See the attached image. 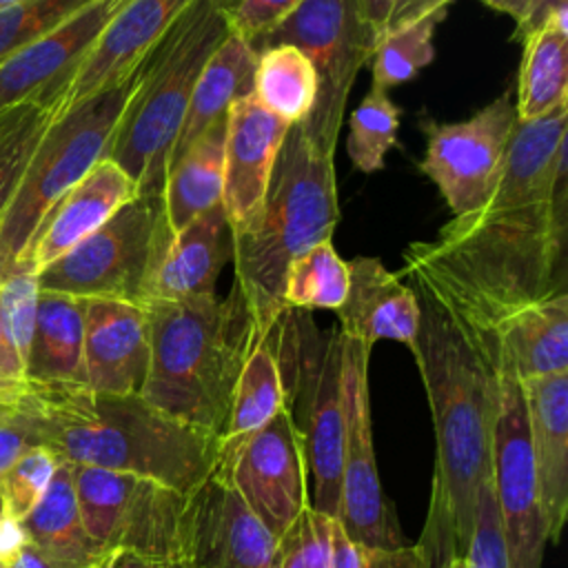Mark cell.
Masks as SVG:
<instances>
[{
  "label": "cell",
  "instance_id": "cell-1",
  "mask_svg": "<svg viewBox=\"0 0 568 568\" xmlns=\"http://www.w3.org/2000/svg\"><path fill=\"white\" fill-rule=\"evenodd\" d=\"M568 189L517 209L453 215L437 240L404 251L408 280L439 293L464 320L497 333L499 322L528 304L566 291Z\"/></svg>",
  "mask_w": 568,
  "mask_h": 568
},
{
  "label": "cell",
  "instance_id": "cell-2",
  "mask_svg": "<svg viewBox=\"0 0 568 568\" xmlns=\"http://www.w3.org/2000/svg\"><path fill=\"white\" fill-rule=\"evenodd\" d=\"M419 322L410 353L417 362L435 428L430 495L444 506L466 552L477 488L490 477V439L499 404V344L470 326L442 295L410 280Z\"/></svg>",
  "mask_w": 568,
  "mask_h": 568
},
{
  "label": "cell",
  "instance_id": "cell-3",
  "mask_svg": "<svg viewBox=\"0 0 568 568\" xmlns=\"http://www.w3.org/2000/svg\"><path fill=\"white\" fill-rule=\"evenodd\" d=\"M29 386L42 446L60 462L149 477L184 495L217 468V435L166 415L142 395L95 393L80 384Z\"/></svg>",
  "mask_w": 568,
  "mask_h": 568
},
{
  "label": "cell",
  "instance_id": "cell-4",
  "mask_svg": "<svg viewBox=\"0 0 568 568\" xmlns=\"http://www.w3.org/2000/svg\"><path fill=\"white\" fill-rule=\"evenodd\" d=\"M149 373L140 395L166 415L222 435L242 364L260 335L233 284L226 297L149 302Z\"/></svg>",
  "mask_w": 568,
  "mask_h": 568
},
{
  "label": "cell",
  "instance_id": "cell-5",
  "mask_svg": "<svg viewBox=\"0 0 568 568\" xmlns=\"http://www.w3.org/2000/svg\"><path fill=\"white\" fill-rule=\"evenodd\" d=\"M333 153L320 151L300 124L280 146L266 197L255 217L231 231L235 286L257 333L275 328L288 311L282 300L291 260L317 242L331 240L339 220Z\"/></svg>",
  "mask_w": 568,
  "mask_h": 568
},
{
  "label": "cell",
  "instance_id": "cell-6",
  "mask_svg": "<svg viewBox=\"0 0 568 568\" xmlns=\"http://www.w3.org/2000/svg\"><path fill=\"white\" fill-rule=\"evenodd\" d=\"M226 36L217 0H195L146 58L142 82L106 155L129 173L138 193L164 191L169 158L195 82Z\"/></svg>",
  "mask_w": 568,
  "mask_h": 568
},
{
  "label": "cell",
  "instance_id": "cell-7",
  "mask_svg": "<svg viewBox=\"0 0 568 568\" xmlns=\"http://www.w3.org/2000/svg\"><path fill=\"white\" fill-rule=\"evenodd\" d=\"M142 71L144 64L120 84L53 120L0 215V284L24 262L49 211L109 155L122 113L142 82Z\"/></svg>",
  "mask_w": 568,
  "mask_h": 568
},
{
  "label": "cell",
  "instance_id": "cell-8",
  "mask_svg": "<svg viewBox=\"0 0 568 568\" xmlns=\"http://www.w3.org/2000/svg\"><path fill=\"white\" fill-rule=\"evenodd\" d=\"M275 339L304 453L308 506L335 519L344 446L342 331L335 324L320 333L308 311L288 308L277 322Z\"/></svg>",
  "mask_w": 568,
  "mask_h": 568
},
{
  "label": "cell",
  "instance_id": "cell-9",
  "mask_svg": "<svg viewBox=\"0 0 568 568\" xmlns=\"http://www.w3.org/2000/svg\"><path fill=\"white\" fill-rule=\"evenodd\" d=\"M162 193H138L98 231L38 271V288L144 306L171 240Z\"/></svg>",
  "mask_w": 568,
  "mask_h": 568
},
{
  "label": "cell",
  "instance_id": "cell-10",
  "mask_svg": "<svg viewBox=\"0 0 568 568\" xmlns=\"http://www.w3.org/2000/svg\"><path fill=\"white\" fill-rule=\"evenodd\" d=\"M275 44H293L313 64L315 104L297 124L320 151L335 155L351 89L375 49L359 0H302L291 16L251 47L262 51Z\"/></svg>",
  "mask_w": 568,
  "mask_h": 568
},
{
  "label": "cell",
  "instance_id": "cell-11",
  "mask_svg": "<svg viewBox=\"0 0 568 568\" xmlns=\"http://www.w3.org/2000/svg\"><path fill=\"white\" fill-rule=\"evenodd\" d=\"M71 473L84 530L100 550H131L155 566L182 557L191 493L91 466Z\"/></svg>",
  "mask_w": 568,
  "mask_h": 568
},
{
  "label": "cell",
  "instance_id": "cell-12",
  "mask_svg": "<svg viewBox=\"0 0 568 568\" xmlns=\"http://www.w3.org/2000/svg\"><path fill=\"white\" fill-rule=\"evenodd\" d=\"M371 346L342 333L344 446L342 488L335 521L344 535L364 546L399 548L404 539L393 506L384 499L371 426L368 362Z\"/></svg>",
  "mask_w": 568,
  "mask_h": 568
},
{
  "label": "cell",
  "instance_id": "cell-13",
  "mask_svg": "<svg viewBox=\"0 0 568 568\" xmlns=\"http://www.w3.org/2000/svg\"><path fill=\"white\" fill-rule=\"evenodd\" d=\"M517 122L513 91H504L462 122H424L422 171L437 184L453 215L484 209L499 182Z\"/></svg>",
  "mask_w": 568,
  "mask_h": 568
},
{
  "label": "cell",
  "instance_id": "cell-14",
  "mask_svg": "<svg viewBox=\"0 0 568 568\" xmlns=\"http://www.w3.org/2000/svg\"><path fill=\"white\" fill-rule=\"evenodd\" d=\"M490 479L504 530L508 568H541L548 544L528 439L521 382L501 375L490 439Z\"/></svg>",
  "mask_w": 568,
  "mask_h": 568
},
{
  "label": "cell",
  "instance_id": "cell-15",
  "mask_svg": "<svg viewBox=\"0 0 568 568\" xmlns=\"http://www.w3.org/2000/svg\"><path fill=\"white\" fill-rule=\"evenodd\" d=\"M246 508L280 539L308 506L306 464L291 406L253 433L233 453L217 459Z\"/></svg>",
  "mask_w": 568,
  "mask_h": 568
},
{
  "label": "cell",
  "instance_id": "cell-16",
  "mask_svg": "<svg viewBox=\"0 0 568 568\" xmlns=\"http://www.w3.org/2000/svg\"><path fill=\"white\" fill-rule=\"evenodd\" d=\"M182 559L191 568H277V539L215 470L189 495Z\"/></svg>",
  "mask_w": 568,
  "mask_h": 568
},
{
  "label": "cell",
  "instance_id": "cell-17",
  "mask_svg": "<svg viewBox=\"0 0 568 568\" xmlns=\"http://www.w3.org/2000/svg\"><path fill=\"white\" fill-rule=\"evenodd\" d=\"M195 0H126L109 20L53 106L58 118L138 71Z\"/></svg>",
  "mask_w": 568,
  "mask_h": 568
},
{
  "label": "cell",
  "instance_id": "cell-18",
  "mask_svg": "<svg viewBox=\"0 0 568 568\" xmlns=\"http://www.w3.org/2000/svg\"><path fill=\"white\" fill-rule=\"evenodd\" d=\"M126 0H93L53 31L0 64V111L24 102H55L80 62Z\"/></svg>",
  "mask_w": 568,
  "mask_h": 568
},
{
  "label": "cell",
  "instance_id": "cell-19",
  "mask_svg": "<svg viewBox=\"0 0 568 568\" xmlns=\"http://www.w3.org/2000/svg\"><path fill=\"white\" fill-rule=\"evenodd\" d=\"M291 126L266 111L253 93L237 98L229 106L222 206L231 231L246 226L260 211L280 146Z\"/></svg>",
  "mask_w": 568,
  "mask_h": 568
},
{
  "label": "cell",
  "instance_id": "cell-20",
  "mask_svg": "<svg viewBox=\"0 0 568 568\" xmlns=\"http://www.w3.org/2000/svg\"><path fill=\"white\" fill-rule=\"evenodd\" d=\"M151 359L144 306L120 300H84V386L95 393L140 395Z\"/></svg>",
  "mask_w": 568,
  "mask_h": 568
},
{
  "label": "cell",
  "instance_id": "cell-21",
  "mask_svg": "<svg viewBox=\"0 0 568 568\" xmlns=\"http://www.w3.org/2000/svg\"><path fill=\"white\" fill-rule=\"evenodd\" d=\"M521 388L546 535L557 544L568 515V373L524 379Z\"/></svg>",
  "mask_w": 568,
  "mask_h": 568
},
{
  "label": "cell",
  "instance_id": "cell-22",
  "mask_svg": "<svg viewBox=\"0 0 568 568\" xmlns=\"http://www.w3.org/2000/svg\"><path fill=\"white\" fill-rule=\"evenodd\" d=\"M566 124L568 106L544 118L515 122L488 209L541 204L568 189Z\"/></svg>",
  "mask_w": 568,
  "mask_h": 568
},
{
  "label": "cell",
  "instance_id": "cell-23",
  "mask_svg": "<svg viewBox=\"0 0 568 568\" xmlns=\"http://www.w3.org/2000/svg\"><path fill=\"white\" fill-rule=\"evenodd\" d=\"M138 195V184L113 160H100L40 224L24 262L38 273L93 231H98L118 209Z\"/></svg>",
  "mask_w": 568,
  "mask_h": 568
},
{
  "label": "cell",
  "instance_id": "cell-24",
  "mask_svg": "<svg viewBox=\"0 0 568 568\" xmlns=\"http://www.w3.org/2000/svg\"><path fill=\"white\" fill-rule=\"evenodd\" d=\"M348 264V291L337 313V328L371 346L393 339L413 346L419 306L413 286L384 268L377 257H355Z\"/></svg>",
  "mask_w": 568,
  "mask_h": 568
},
{
  "label": "cell",
  "instance_id": "cell-25",
  "mask_svg": "<svg viewBox=\"0 0 568 568\" xmlns=\"http://www.w3.org/2000/svg\"><path fill=\"white\" fill-rule=\"evenodd\" d=\"M229 260L231 229L224 206L217 202L171 235L149 302H182L213 295Z\"/></svg>",
  "mask_w": 568,
  "mask_h": 568
},
{
  "label": "cell",
  "instance_id": "cell-26",
  "mask_svg": "<svg viewBox=\"0 0 568 568\" xmlns=\"http://www.w3.org/2000/svg\"><path fill=\"white\" fill-rule=\"evenodd\" d=\"M497 342L501 375L524 382L568 373V293L508 313Z\"/></svg>",
  "mask_w": 568,
  "mask_h": 568
},
{
  "label": "cell",
  "instance_id": "cell-27",
  "mask_svg": "<svg viewBox=\"0 0 568 568\" xmlns=\"http://www.w3.org/2000/svg\"><path fill=\"white\" fill-rule=\"evenodd\" d=\"M84 300L40 291L27 355L29 384L84 386Z\"/></svg>",
  "mask_w": 568,
  "mask_h": 568
},
{
  "label": "cell",
  "instance_id": "cell-28",
  "mask_svg": "<svg viewBox=\"0 0 568 568\" xmlns=\"http://www.w3.org/2000/svg\"><path fill=\"white\" fill-rule=\"evenodd\" d=\"M291 395L284 377L275 328L260 333L237 375L226 426L220 435V457L233 453L253 433L288 408Z\"/></svg>",
  "mask_w": 568,
  "mask_h": 568
},
{
  "label": "cell",
  "instance_id": "cell-29",
  "mask_svg": "<svg viewBox=\"0 0 568 568\" xmlns=\"http://www.w3.org/2000/svg\"><path fill=\"white\" fill-rule=\"evenodd\" d=\"M257 51L240 36L229 33L222 44L213 51L209 62L204 64L182 129L173 144L169 166L217 120H222L229 106L253 91V73H255ZM169 171V169H166Z\"/></svg>",
  "mask_w": 568,
  "mask_h": 568
},
{
  "label": "cell",
  "instance_id": "cell-30",
  "mask_svg": "<svg viewBox=\"0 0 568 568\" xmlns=\"http://www.w3.org/2000/svg\"><path fill=\"white\" fill-rule=\"evenodd\" d=\"M22 524L29 544L55 568H100L106 557L84 530L71 464L67 462H60L47 493Z\"/></svg>",
  "mask_w": 568,
  "mask_h": 568
},
{
  "label": "cell",
  "instance_id": "cell-31",
  "mask_svg": "<svg viewBox=\"0 0 568 568\" xmlns=\"http://www.w3.org/2000/svg\"><path fill=\"white\" fill-rule=\"evenodd\" d=\"M417 541L426 552L428 568H508L493 479L488 477L477 488L473 530L466 552L459 550L450 519L439 499L433 495L426 513V524Z\"/></svg>",
  "mask_w": 568,
  "mask_h": 568
},
{
  "label": "cell",
  "instance_id": "cell-32",
  "mask_svg": "<svg viewBox=\"0 0 568 568\" xmlns=\"http://www.w3.org/2000/svg\"><path fill=\"white\" fill-rule=\"evenodd\" d=\"M226 115L209 126L166 171L164 211L171 233L222 202Z\"/></svg>",
  "mask_w": 568,
  "mask_h": 568
},
{
  "label": "cell",
  "instance_id": "cell-33",
  "mask_svg": "<svg viewBox=\"0 0 568 568\" xmlns=\"http://www.w3.org/2000/svg\"><path fill=\"white\" fill-rule=\"evenodd\" d=\"M568 106V13L524 38L517 78V120H535Z\"/></svg>",
  "mask_w": 568,
  "mask_h": 568
},
{
  "label": "cell",
  "instance_id": "cell-34",
  "mask_svg": "<svg viewBox=\"0 0 568 568\" xmlns=\"http://www.w3.org/2000/svg\"><path fill=\"white\" fill-rule=\"evenodd\" d=\"M253 98L288 124L304 122L315 104L317 80L308 58L293 44H275L257 51Z\"/></svg>",
  "mask_w": 568,
  "mask_h": 568
},
{
  "label": "cell",
  "instance_id": "cell-35",
  "mask_svg": "<svg viewBox=\"0 0 568 568\" xmlns=\"http://www.w3.org/2000/svg\"><path fill=\"white\" fill-rule=\"evenodd\" d=\"M348 291V264L331 240L317 242L291 260L284 273L282 300L286 308L337 311Z\"/></svg>",
  "mask_w": 568,
  "mask_h": 568
},
{
  "label": "cell",
  "instance_id": "cell-36",
  "mask_svg": "<svg viewBox=\"0 0 568 568\" xmlns=\"http://www.w3.org/2000/svg\"><path fill=\"white\" fill-rule=\"evenodd\" d=\"M446 9L426 13L397 29H386L371 53L373 87L390 91L397 84L413 80L435 58V27L444 20Z\"/></svg>",
  "mask_w": 568,
  "mask_h": 568
},
{
  "label": "cell",
  "instance_id": "cell-37",
  "mask_svg": "<svg viewBox=\"0 0 568 568\" xmlns=\"http://www.w3.org/2000/svg\"><path fill=\"white\" fill-rule=\"evenodd\" d=\"M55 118V106L40 98L0 111V215Z\"/></svg>",
  "mask_w": 568,
  "mask_h": 568
},
{
  "label": "cell",
  "instance_id": "cell-38",
  "mask_svg": "<svg viewBox=\"0 0 568 568\" xmlns=\"http://www.w3.org/2000/svg\"><path fill=\"white\" fill-rule=\"evenodd\" d=\"M399 115L402 113L388 98V91L371 84L348 120L346 153L357 171L375 173L384 166V155L397 140Z\"/></svg>",
  "mask_w": 568,
  "mask_h": 568
},
{
  "label": "cell",
  "instance_id": "cell-39",
  "mask_svg": "<svg viewBox=\"0 0 568 568\" xmlns=\"http://www.w3.org/2000/svg\"><path fill=\"white\" fill-rule=\"evenodd\" d=\"M93 0H20L0 9V64Z\"/></svg>",
  "mask_w": 568,
  "mask_h": 568
},
{
  "label": "cell",
  "instance_id": "cell-40",
  "mask_svg": "<svg viewBox=\"0 0 568 568\" xmlns=\"http://www.w3.org/2000/svg\"><path fill=\"white\" fill-rule=\"evenodd\" d=\"M60 457L49 446L29 448L0 479L2 513L24 519L47 493Z\"/></svg>",
  "mask_w": 568,
  "mask_h": 568
},
{
  "label": "cell",
  "instance_id": "cell-41",
  "mask_svg": "<svg viewBox=\"0 0 568 568\" xmlns=\"http://www.w3.org/2000/svg\"><path fill=\"white\" fill-rule=\"evenodd\" d=\"M38 273L22 262L2 284H0V324L9 346L16 351L27 373V355L36 322L38 306Z\"/></svg>",
  "mask_w": 568,
  "mask_h": 568
},
{
  "label": "cell",
  "instance_id": "cell-42",
  "mask_svg": "<svg viewBox=\"0 0 568 568\" xmlns=\"http://www.w3.org/2000/svg\"><path fill=\"white\" fill-rule=\"evenodd\" d=\"M333 521L306 506L277 539V568H331Z\"/></svg>",
  "mask_w": 568,
  "mask_h": 568
},
{
  "label": "cell",
  "instance_id": "cell-43",
  "mask_svg": "<svg viewBox=\"0 0 568 568\" xmlns=\"http://www.w3.org/2000/svg\"><path fill=\"white\" fill-rule=\"evenodd\" d=\"M33 446H42V426L27 382L18 393L0 395V479Z\"/></svg>",
  "mask_w": 568,
  "mask_h": 568
},
{
  "label": "cell",
  "instance_id": "cell-44",
  "mask_svg": "<svg viewBox=\"0 0 568 568\" xmlns=\"http://www.w3.org/2000/svg\"><path fill=\"white\" fill-rule=\"evenodd\" d=\"M331 568H428V559L419 541L399 548L364 546L348 539L333 521Z\"/></svg>",
  "mask_w": 568,
  "mask_h": 568
},
{
  "label": "cell",
  "instance_id": "cell-45",
  "mask_svg": "<svg viewBox=\"0 0 568 568\" xmlns=\"http://www.w3.org/2000/svg\"><path fill=\"white\" fill-rule=\"evenodd\" d=\"M302 0H217L229 33L255 44L262 36L275 29L291 16Z\"/></svg>",
  "mask_w": 568,
  "mask_h": 568
},
{
  "label": "cell",
  "instance_id": "cell-46",
  "mask_svg": "<svg viewBox=\"0 0 568 568\" xmlns=\"http://www.w3.org/2000/svg\"><path fill=\"white\" fill-rule=\"evenodd\" d=\"M29 546L24 524L7 513H0V566L9 568Z\"/></svg>",
  "mask_w": 568,
  "mask_h": 568
},
{
  "label": "cell",
  "instance_id": "cell-47",
  "mask_svg": "<svg viewBox=\"0 0 568 568\" xmlns=\"http://www.w3.org/2000/svg\"><path fill=\"white\" fill-rule=\"evenodd\" d=\"M27 386V373L24 364L16 355V351L9 346L2 324H0V395L18 393Z\"/></svg>",
  "mask_w": 568,
  "mask_h": 568
},
{
  "label": "cell",
  "instance_id": "cell-48",
  "mask_svg": "<svg viewBox=\"0 0 568 568\" xmlns=\"http://www.w3.org/2000/svg\"><path fill=\"white\" fill-rule=\"evenodd\" d=\"M561 13H568V0H530L524 20L517 22V36L524 40Z\"/></svg>",
  "mask_w": 568,
  "mask_h": 568
},
{
  "label": "cell",
  "instance_id": "cell-49",
  "mask_svg": "<svg viewBox=\"0 0 568 568\" xmlns=\"http://www.w3.org/2000/svg\"><path fill=\"white\" fill-rule=\"evenodd\" d=\"M453 0H393V9L386 22V29H397L406 22H413L426 13L446 9Z\"/></svg>",
  "mask_w": 568,
  "mask_h": 568
},
{
  "label": "cell",
  "instance_id": "cell-50",
  "mask_svg": "<svg viewBox=\"0 0 568 568\" xmlns=\"http://www.w3.org/2000/svg\"><path fill=\"white\" fill-rule=\"evenodd\" d=\"M359 9H362V16H364L375 42H377V38L386 31L393 0H359Z\"/></svg>",
  "mask_w": 568,
  "mask_h": 568
},
{
  "label": "cell",
  "instance_id": "cell-51",
  "mask_svg": "<svg viewBox=\"0 0 568 568\" xmlns=\"http://www.w3.org/2000/svg\"><path fill=\"white\" fill-rule=\"evenodd\" d=\"M100 568H155V564H151L149 559L131 552V550H111L106 552L104 561L100 564Z\"/></svg>",
  "mask_w": 568,
  "mask_h": 568
},
{
  "label": "cell",
  "instance_id": "cell-52",
  "mask_svg": "<svg viewBox=\"0 0 568 568\" xmlns=\"http://www.w3.org/2000/svg\"><path fill=\"white\" fill-rule=\"evenodd\" d=\"M481 2L488 4L495 11H501V13L510 16L515 22L524 20V16L528 11V4H530V0H481Z\"/></svg>",
  "mask_w": 568,
  "mask_h": 568
},
{
  "label": "cell",
  "instance_id": "cell-53",
  "mask_svg": "<svg viewBox=\"0 0 568 568\" xmlns=\"http://www.w3.org/2000/svg\"><path fill=\"white\" fill-rule=\"evenodd\" d=\"M9 568H55V566L38 548L29 544Z\"/></svg>",
  "mask_w": 568,
  "mask_h": 568
},
{
  "label": "cell",
  "instance_id": "cell-54",
  "mask_svg": "<svg viewBox=\"0 0 568 568\" xmlns=\"http://www.w3.org/2000/svg\"><path fill=\"white\" fill-rule=\"evenodd\" d=\"M155 568H191L182 557H178V559H171V561H164V564H158Z\"/></svg>",
  "mask_w": 568,
  "mask_h": 568
},
{
  "label": "cell",
  "instance_id": "cell-55",
  "mask_svg": "<svg viewBox=\"0 0 568 568\" xmlns=\"http://www.w3.org/2000/svg\"><path fill=\"white\" fill-rule=\"evenodd\" d=\"M13 2H20V0H0V9H2V7H9V4H13Z\"/></svg>",
  "mask_w": 568,
  "mask_h": 568
},
{
  "label": "cell",
  "instance_id": "cell-56",
  "mask_svg": "<svg viewBox=\"0 0 568 568\" xmlns=\"http://www.w3.org/2000/svg\"><path fill=\"white\" fill-rule=\"evenodd\" d=\"M0 513H2V501H0Z\"/></svg>",
  "mask_w": 568,
  "mask_h": 568
},
{
  "label": "cell",
  "instance_id": "cell-57",
  "mask_svg": "<svg viewBox=\"0 0 568 568\" xmlns=\"http://www.w3.org/2000/svg\"><path fill=\"white\" fill-rule=\"evenodd\" d=\"M0 568H4V566H0Z\"/></svg>",
  "mask_w": 568,
  "mask_h": 568
}]
</instances>
